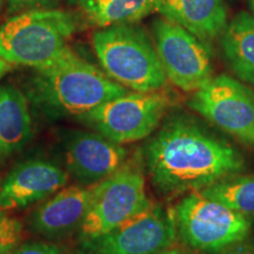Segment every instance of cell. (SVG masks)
<instances>
[{
	"mask_svg": "<svg viewBox=\"0 0 254 254\" xmlns=\"http://www.w3.org/2000/svg\"><path fill=\"white\" fill-rule=\"evenodd\" d=\"M145 173L159 195L174 199L201 190L247 166L243 152L207 122L170 111L141 151Z\"/></svg>",
	"mask_w": 254,
	"mask_h": 254,
	"instance_id": "cell-1",
	"label": "cell"
},
{
	"mask_svg": "<svg viewBox=\"0 0 254 254\" xmlns=\"http://www.w3.org/2000/svg\"><path fill=\"white\" fill-rule=\"evenodd\" d=\"M152 204L146 193L145 167L139 153L98 184L90 208L78 228L79 240L106 233Z\"/></svg>",
	"mask_w": 254,
	"mask_h": 254,
	"instance_id": "cell-6",
	"label": "cell"
},
{
	"mask_svg": "<svg viewBox=\"0 0 254 254\" xmlns=\"http://www.w3.org/2000/svg\"><path fill=\"white\" fill-rule=\"evenodd\" d=\"M4 254H64L58 246L41 241L19 244Z\"/></svg>",
	"mask_w": 254,
	"mask_h": 254,
	"instance_id": "cell-21",
	"label": "cell"
},
{
	"mask_svg": "<svg viewBox=\"0 0 254 254\" xmlns=\"http://www.w3.org/2000/svg\"><path fill=\"white\" fill-rule=\"evenodd\" d=\"M128 92L103 69L69 49L49 67L37 69L32 100L51 118L84 116Z\"/></svg>",
	"mask_w": 254,
	"mask_h": 254,
	"instance_id": "cell-2",
	"label": "cell"
},
{
	"mask_svg": "<svg viewBox=\"0 0 254 254\" xmlns=\"http://www.w3.org/2000/svg\"><path fill=\"white\" fill-rule=\"evenodd\" d=\"M157 12L208 44L228 23L225 0H159Z\"/></svg>",
	"mask_w": 254,
	"mask_h": 254,
	"instance_id": "cell-14",
	"label": "cell"
},
{
	"mask_svg": "<svg viewBox=\"0 0 254 254\" xmlns=\"http://www.w3.org/2000/svg\"><path fill=\"white\" fill-rule=\"evenodd\" d=\"M11 67H12V65H9L8 63H6L5 60H2L1 58H0V79L4 77L6 73L11 69Z\"/></svg>",
	"mask_w": 254,
	"mask_h": 254,
	"instance_id": "cell-24",
	"label": "cell"
},
{
	"mask_svg": "<svg viewBox=\"0 0 254 254\" xmlns=\"http://www.w3.org/2000/svg\"><path fill=\"white\" fill-rule=\"evenodd\" d=\"M78 254H155L178 244L173 208L153 202L100 236L79 240Z\"/></svg>",
	"mask_w": 254,
	"mask_h": 254,
	"instance_id": "cell-9",
	"label": "cell"
},
{
	"mask_svg": "<svg viewBox=\"0 0 254 254\" xmlns=\"http://www.w3.org/2000/svg\"><path fill=\"white\" fill-rule=\"evenodd\" d=\"M92 26L136 24L157 12L159 0H73Z\"/></svg>",
	"mask_w": 254,
	"mask_h": 254,
	"instance_id": "cell-17",
	"label": "cell"
},
{
	"mask_svg": "<svg viewBox=\"0 0 254 254\" xmlns=\"http://www.w3.org/2000/svg\"><path fill=\"white\" fill-rule=\"evenodd\" d=\"M74 28L72 15L60 9L21 12L0 26V58L12 66L49 67L69 50Z\"/></svg>",
	"mask_w": 254,
	"mask_h": 254,
	"instance_id": "cell-4",
	"label": "cell"
},
{
	"mask_svg": "<svg viewBox=\"0 0 254 254\" xmlns=\"http://www.w3.org/2000/svg\"><path fill=\"white\" fill-rule=\"evenodd\" d=\"M172 105V97L163 90L128 91L79 117V120L117 144H128L153 134Z\"/></svg>",
	"mask_w": 254,
	"mask_h": 254,
	"instance_id": "cell-7",
	"label": "cell"
},
{
	"mask_svg": "<svg viewBox=\"0 0 254 254\" xmlns=\"http://www.w3.org/2000/svg\"><path fill=\"white\" fill-rule=\"evenodd\" d=\"M220 40L222 58L230 71L250 86H254V17L241 11L225 27Z\"/></svg>",
	"mask_w": 254,
	"mask_h": 254,
	"instance_id": "cell-15",
	"label": "cell"
},
{
	"mask_svg": "<svg viewBox=\"0 0 254 254\" xmlns=\"http://www.w3.org/2000/svg\"><path fill=\"white\" fill-rule=\"evenodd\" d=\"M155 50L167 81L193 93L213 77L209 44L165 18L152 25Z\"/></svg>",
	"mask_w": 254,
	"mask_h": 254,
	"instance_id": "cell-10",
	"label": "cell"
},
{
	"mask_svg": "<svg viewBox=\"0 0 254 254\" xmlns=\"http://www.w3.org/2000/svg\"><path fill=\"white\" fill-rule=\"evenodd\" d=\"M98 184L72 185L57 192L32 212L28 218L31 230L49 238L67 236L78 230L90 208Z\"/></svg>",
	"mask_w": 254,
	"mask_h": 254,
	"instance_id": "cell-13",
	"label": "cell"
},
{
	"mask_svg": "<svg viewBox=\"0 0 254 254\" xmlns=\"http://www.w3.org/2000/svg\"><path fill=\"white\" fill-rule=\"evenodd\" d=\"M32 136L26 97L12 85L0 87V155L20 151Z\"/></svg>",
	"mask_w": 254,
	"mask_h": 254,
	"instance_id": "cell-16",
	"label": "cell"
},
{
	"mask_svg": "<svg viewBox=\"0 0 254 254\" xmlns=\"http://www.w3.org/2000/svg\"><path fill=\"white\" fill-rule=\"evenodd\" d=\"M59 0H7V11L15 15L32 9L55 8Z\"/></svg>",
	"mask_w": 254,
	"mask_h": 254,
	"instance_id": "cell-20",
	"label": "cell"
},
{
	"mask_svg": "<svg viewBox=\"0 0 254 254\" xmlns=\"http://www.w3.org/2000/svg\"><path fill=\"white\" fill-rule=\"evenodd\" d=\"M155 254H196V253L193 252V251L189 250L185 246L179 247L178 245H174L172 247H170V249L164 250V251H161V252L155 253Z\"/></svg>",
	"mask_w": 254,
	"mask_h": 254,
	"instance_id": "cell-23",
	"label": "cell"
},
{
	"mask_svg": "<svg viewBox=\"0 0 254 254\" xmlns=\"http://www.w3.org/2000/svg\"><path fill=\"white\" fill-rule=\"evenodd\" d=\"M189 107L232 139L254 150V91L228 74L213 75L193 92Z\"/></svg>",
	"mask_w": 254,
	"mask_h": 254,
	"instance_id": "cell-8",
	"label": "cell"
},
{
	"mask_svg": "<svg viewBox=\"0 0 254 254\" xmlns=\"http://www.w3.org/2000/svg\"><path fill=\"white\" fill-rule=\"evenodd\" d=\"M128 160V151L98 132L74 131L65 141V164L82 185H94L112 176Z\"/></svg>",
	"mask_w": 254,
	"mask_h": 254,
	"instance_id": "cell-11",
	"label": "cell"
},
{
	"mask_svg": "<svg viewBox=\"0 0 254 254\" xmlns=\"http://www.w3.org/2000/svg\"><path fill=\"white\" fill-rule=\"evenodd\" d=\"M247 1V5H249V7H250V9H251V14L253 15L254 17V0H246Z\"/></svg>",
	"mask_w": 254,
	"mask_h": 254,
	"instance_id": "cell-25",
	"label": "cell"
},
{
	"mask_svg": "<svg viewBox=\"0 0 254 254\" xmlns=\"http://www.w3.org/2000/svg\"><path fill=\"white\" fill-rule=\"evenodd\" d=\"M92 46L103 71L127 90L152 92L167 84L153 38L138 24H118L97 30Z\"/></svg>",
	"mask_w": 254,
	"mask_h": 254,
	"instance_id": "cell-3",
	"label": "cell"
},
{
	"mask_svg": "<svg viewBox=\"0 0 254 254\" xmlns=\"http://www.w3.org/2000/svg\"><path fill=\"white\" fill-rule=\"evenodd\" d=\"M23 222L0 211V254L19 245L23 239Z\"/></svg>",
	"mask_w": 254,
	"mask_h": 254,
	"instance_id": "cell-19",
	"label": "cell"
},
{
	"mask_svg": "<svg viewBox=\"0 0 254 254\" xmlns=\"http://www.w3.org/2000/svg\"><path fill=\"white\" fill-rule=\"evenodd\" d=\"M67 182L68 173L58 165L40 159L24 161L0 186V211L30 206L55 194Z\"/></svg>",
	"mask_w": 254,
	"mask_h": 254,
	"instance_id": "cell-12",
	"label": "cell"
},
{
	"mask_svg": "<svg viewBox=\"0 0 254 254\" xmlns=\"http://www.w3.org/2000/svg\"><path fill=\"white\" fill-rule=\"evenodd\" d=\"M218 254H254V240L250 239L249 237L226 247Z\"/></svg>",
	"mask_w": 254,
	"mask_h": 254,
	"instance_id": "cell-22",
	"label": "cell"
},
{
	"mask_svg": "<svg viewBox=\"0 0 254 254\" xmlns=\"http://www.w3.org/2000/svg\"><path fill=\"white\" fill-rule=\"evenodd\" d=\"M178 240L196 254H218L250 237L253 220L200 190L183 195L174 206Z\"/></svg>",
	"mask_w": 254,
	"mask_h": 254,
	"instance_id": "cell-5",
	"label": "cell"
},
{
	"mask_svg": "<svg viewBox=\"0 0 254 254\" xmlns=\"http://www.w3.org/2000/svg\"><path fill=\"white\" fill-rule=\"evenodd\" d=\"M1 1H2V0H0V5H1Z\"/></svg>",
	"mask_w": 254,
	"mask_h": 254,
	"instance_id": "cell-26",
	"label": "cell"
},
{
	"mask_svg": "<svg viewBox=\"0 0 254 254\" xmlns=\"http://www.w3.org/2000/svg\"><path fill=\"white\" fill-rule=\"evenodd\" d=\"M200 192L238 213L254 219V174H233Z\"/></svg>",
	"mask_w": 254,
	"mask_h": 254,
	"instance_id": "cell-18",
	"label": "cell"
}]
</instances>
